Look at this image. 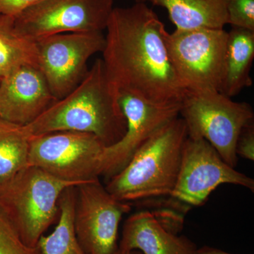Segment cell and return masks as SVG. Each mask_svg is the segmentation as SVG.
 <instances>
[{
	"instance_id": "19",
	"label": "cell",
	"mask_w": 254,
	"mask_h": 254,
	"mask_svg": "<svg viewBox=\"0 0 254 254\" xmlns=\"http://www.w3.org/2000/svg\"><path fill=\"white\" fill-rule=\"evenodd\" d=\"M29 148L24 127L0 118V183L28 166Z\"/></svg>"
},
{
	"instance_id": "18",
	"label": "cell",
	"mask_w": 254,
	"mask_h": 254,
	"mask_svg": "<svg viewBox=\"0 0 254 254\" xmlns=\"http://www.w3.org/2000/svg\"><path fill=\"white\" fill-rule=\"evenodd\" d=\"M76 186L68 187L59 200L58 224L49 235H43L38 242L43 254H88L82 248L75 232L73 211Z\"/></svg>"
},
{
	"instance_id": "22",
	"label": "cell",
	"mask_w": 254,
	"mask_h": 254,
	"mask_svg": "<svg viewBox=\"0 0 254 254\" xmlns=\"http://www.w3.org/2000/svg\"><path fill=\"white\" fill-rule=\"evenodd\" d=\"M236 153L242 158L254 160V124H249L241 131L236 143Z\"/></svg>"
},
{
	"instance_id": "6",
	"label": "cell",
	"mask_w": 254,
	"mask_h": 254,
	"mask_svg": "<svg viewBox=\"0 0 254 254\" xmlns=\"http://www.w3.org/2000/svg\"><path fill=\"white\" fill-rule=\"evenodd\" d=\"M228 32L224 28L176 29L165 38L177 78L188 91H220Z\"/></svg>"
},
{
	"instance_id": "1",
	"label": "cell",
	"mask_w": 254,
	"mask_h": 254,
	"mask_svg": "<svg viewBox=\"0 0 254 254\" xmlns=\"http://www.w3.org/2000/svg\"><path fill=\"white\" fill-rule=\"evenodd\" d=\"M105 30L102 60L118 94L127 92L155 104H182L187 91L169 58L168 32L148 4L114 8Z\"/></svg>"
},
{
	"instance_id": "5",
	"label": "cell",
	"mask_w": 254,
	"mask_h": 254,
	"mask_svg": "<svg viewBox=\"0 0 254 254\" xmlns=\"http://www.w3.org/2000/svg\"><path fill=\"white\" fill-rule=\"evenodd\" d=\"M180 116L186 124L188 136L206 140L225 163L237 166L236 143L242 128L253 123V108L235 102L221 92L188 91Z\"/></svg>"
},
{
	"instance_id": "24",
	"label": "cell",
	"mask_w": 254,
	"mask_h": 254,
	"mask_svg": "<svg viewBox=\"0 0 254 254\" xmlns=\"http://www.w3.org/2000/svg\"><path fill=\"white\" fill-rule=\"evenodd\" d=\"M194 254H232L219 250V249L213 248V247L204 246L201 248L195 250Z\"/></svg>"
},
{
	"instance_id": "16",
	"label": "cell",
	"mask_w": 254,
	"mask_h": 254,
	"mask_svg": "<svg viewBox=\"0 0 254 254\" xmlns=\"http://www.w3.org/2000/svg\"><path fill=\"white\" fill-rule=\"evenodd\" d=\"M165 8L176 29L224 28L227 24L225 0H135Z\"/></svg>"
},
{
	"instance_id": "9",
	"label": "cell",
	"mask_w": 254,
	"mask_h": 254,
	"mask_svg": "<svg viewBox=\"0 0 254 254\" xmlns=\"http://www.w3.org/2000/svg\"><path fill=\"white\" fill-rule=\"evenodd\" d=\"M128 203L120 201L99 178L76 186L73 225L82 248L88 254H113L118 250V232Z\"/></svg>"
},
{
	"instance_id": "12",
	"label": "cell",
	"mask_w": 254,
	"mask_h": 254,
	"mask_svg": "<svg viewBox=\"0 0 254 254\" xmlns=\"http://www.w3.org/2000/svg\"><path fill=\"white\" fill-rule=\"evenodd\" d=\"M118 101L126 118L127 130L120 141L103 150L100 177L107 182L125 168L155 132L180 117L181 109V104H155L127 92L118 93Z\"/></svg>"
},
{
	"instance_id": "8",
	"label": "cell",
	"mask_w": 254,
	"mask_h": 254,
	"mask_svg": "<svg viewBox=\"0 0 254 254\" xmlns=\"http://www.w3.org/2000/svg\"><path fill=\"white\" fill-rule=\"evenodd\" d=\"M36 45L39 68L58 100L83 81L88 60L104 50L105 37L102 32L60 33L38 40Z\"/></svg>"
},
{
	"instance_id": "11",
	"label": "cell",
	"mask_w": 254,
	"mask_h": 254,
	"mask_svg": "<svg viewBox=\"0 0 254 254\" xmlns=\"http://www.w3.org/2000/svg\"><path fill=\"white\" fill-rule=\"evenodd\" d=\"M224 184L254 190L253 179L225 163L206 140L187 136L180 172L170 196L185 204L200 206L217 187Z\"/></svg>"
},
{
	"instance_id": "23",
	"label": "cell",
	"mask_w": 254,
	"mask_h": 254,
	"mask_svg": "<svg viewBox=\"0 0 254 254\" xmlns=\"http://www.w3.org/2000/svg\"><path fill=\"white\" fill-rule=\"evenodd\" d=\"M44 0H0V14L16 18L25 10Z\"/></svg>"
},
{
	"instance_id": "10",
	"label": "cell",
	"mask_w": 254,
	"mask_h": 254,
	"mask_svg": "<svg viewBox=\"0 0 254 254\" xmlns=\"http://www.w3.org/2000/svg\"><path fill=\"white\" fill-rule=\"evenodd\" d=\"M113 4L114 0H44L18 15L15 26L35 42L60 33L103 32Z\"/></svg>"
},
{
	"instance_id": "21",
	"label": "cell",
	"mask_w": 254,
	"mask_h": 254,
	"mask_svg": "<svg viewBox=\"0 0 254 254\" xmlns=\"http://www.w3.org/2000/svg\"><path fill=\"white\" fill-rule=\"evenodd\" d=\"M227 24L254 31V0H225Z\"/></svg>"
},
{
	"instance_id": "15",
	"label": "cell",
	"mask_w": 254,
	"mask_h": 254,
	"mask_svg": "<svg viewBox=\"0 0 254 254\" xmlns=\"http://www.w3.org/2000/svg\"><path fill=\"white\" fill-rule=\"evenodd\" d=\"M254 31L232 27L227 36L223 78L220 91L232 98L252 86Z\"/></svg>"
},
{
	"instance_id": "25",
	"label": "cell",
	"mask_w": 254,
	"mask_h": 254,
	"mask_svg": "<svg viewBox=\"0 0 254 254\" xmlns=\"http://www.w3.org/2000/svg\"><path fill=\"white\" fill-rule=\"evenodd\" d=\"M113 254H143L139 251L132 250V251H123L118 249L115 253Z\"/></svg>"
},
{
	"instance_id": "20",
	"label": "cell",
	"mask_w": 254,
	"mask_h": 254,
	"mask_svg": "<svg viewBox=\"0 0 254 254\" xmlns=\"http://www.w3.org/2000/svg\"><path fill=\"white\" fill-rule=\"evenodd\" d=\"M0 254H43L39 247L25 243L0 210Z\"/></svg>"
},
{
	"instance_id": "17",
	"label": "cell",
	"mask_w": 254,
	"mask_h": 254,
	"mask_svg": "<svg viewBox=\"0 0 254 254\" xmlns=\"http://www.w3.org/2000/svg\"><path fill=\"white\" fill-rule=\"evenodd\" d=\"M26 65L39 68L36 42L18 31L14 18L0 14V80Z\"/></svg>"
},
{
	"instance_id": "14",
	"label": "cell",
	"mask_w": 254,
	"mask_h": 254,
	"mask_svg": "<svg viewBox=\"0 0 254 254\" xmlns=\"http://www.w3.org/2000/svg\"><path fill=\"white\" fill-rule=\"evenodd\" d=\"M118 249L143 254H194L196 246L188 237L169 230L151 212H137L124 224Z\"/></svg>"
},
{
	"instance_id": "4",
	"label": "cell",
	"mask_w": 254,
	"mask_h": 254,
	"mask_svg": "<svg viewBox=\"0 0 254 254\" xmlns=\"http://www.w3.org/2000/svg\"><path fill=\"white\" fill-rule=\"evenodd\" d=\"M78 185L28 165L0 183V210L21 240L36 247L59 218V200L64 190Z\"/></svg>"
},
{
	"instance_id": "7",
	"label": "cell",
	"mask_w": 254,
	"mask_h": 254,
	"mask_svg": "<svg viewBox=\"0 0 254 254\" xmlns=\"http://www.w3.org/2000/svg\"><path fill=\"white\" fill-rule=\"evenodd\" d=\"M105 145L85 132H51L30 138L28 165L63 181L81 184L100 177Z\"/></svg>"
},
{
	"instance_id": "2",
	"label": "cell",
	"mask_w": 254,
	"mask_h": 254,
	"mask_svg": "<svg viewBox=\"0 0 254 254\" xmlns=\"http://www.w3.org/2000/svg\"><path fill=\"white\" fill-rule=\"evenodd\" d=\"M24 128L30 138L70 131L93 133L105 146L120 141L126 132L127 120L118 94L107 77L103 60H95L72 91L57 100Z\"/></svg>"
},
{
	"instance_id": "3",
	"label": "cell",
	"mask_w": 254,
	"mask_h": 254,
	"mask_svg": "<svg viewBox=\"0 0 254 254\" xmlns=\"http://www.w3.org/2000/svg\"><path fill=\"white\" fill-rule=\"evenodd\" d=\"M187 136L183 119L172 120L137 150L125 168L107 182L105 188L126 203L171 195Z\"/></svg>"
},
{
	"instance_id": "13",
	"label": "cell",
	"mask_w": 254,
	"mask_h": 254,
	"mask_svg": "<svg viewBox=\"0 0 254 254\" xmlns=\"http://www.w3.org/2000/svg\"><path fill=\"white\" fill-rule=\"evenodd\" d=\"M36 66H22L0 80V118L26 126L57 101Z\"/></svg>"
}]
</instances>
